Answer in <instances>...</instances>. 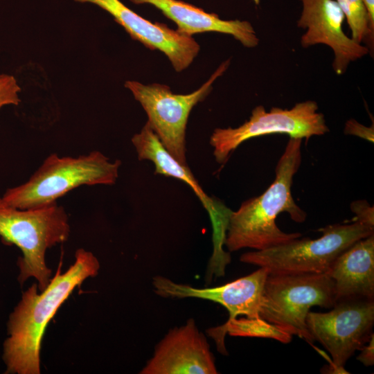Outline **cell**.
Segmentation results:
<instances>
[{"label": "cell", "instance_id": "cell-1", "mask_svg": "<svg viewBox=\"0 0 374 374\" xmlns=\"http://www.w3.org/2000/svg\"><path fill=\"white\" fill-rule=\"evenodd\" d=\"M61 268L62 261L41 293L37 292V283L24 292L10 313L3 344L4 373H40V350L48 324L74 289L98 274L100 263L93 253L80 248L68 269L62 274Z\"/></svg>", "mask_w": 374, "mask_h": 374}, {"label": "cell", "instance_id": "cell-2", "mask_svg": "<svg viewBox=\"0 0 374 374\" xmlns=\"http://www.w3.org/2000/svg\"><path fill=\"white\" fill-rule=\"evenodd\" d=\"M301 139L290 138L279 158L275 179L260 195L247 199L231 211L224 245L229 251L244 248L266 249L301 237V233H285L276 223L278 215L289 213L298 223L306 220V213L294 202L291 188L301 163Z\"/></svg>", "mask_w": 374, "mask_h": 374}, {"label": "cell", "instance_id": "cell-3", "mask_svg": "<svg viewBox=\"0 0 374 374\" xmlns=\"http://www.w3.org/2000/svg\"><path fill=\"white\" fill-rule=\"evenodd\" d=\"M69 234L68 215L57 202L20 209L0 197V238L3 243L14 244L21 251L23 256L17 261V279L21 285L33 277L40 292L46 287L52 271L46 264V251L66 242Z\"/></svg>", "mask_w": 374, "mask_h": 374}, {"label": "cell", "instance_id": "cell-4", "mask_svg": "<svg viewBox=\"0 0 374 374\" xmlns=\"http://www.w3.org/2000/svg\"><path fill=\"white\" fill-rule=\"evenodd\" d=\"M120 160L112 161L99 151L78 157L51 154L24 184L8 188L2 199L20 209L39 208L82 185H112L118 177Z\"/></svg>", "mask_w": 374, "mask_h": 374}, {"label": "cell", "instance_id": "cell-5", "mask_svg": "<svg viewBox=\"0 0 374 374\" xmlns=\"http://www.w3.org/2000/svg\"><path fill=\"white\" fill-rule=\"evenodd\" d=\"M316 239L303 238L266 249L243 253L240 261L266 268L270 274H323L344 250L374 234V226L354 220L321 228Z\"/></svg>", "mask_w": 374, "mask_h": 374}, {"label": "cell", "instance_id": "cell-6", "mask_svg": "<svg viewBox=\"0 0 374 374\" xmlns=\"http://www.w3.org/2000/svg\"><path fill=\"white\" fill-rule=\"evenodd\" d=\"M337 301L332 279L326 274H270L263 288L260 316L279 332L309 343L306 317L311 308H332Z\"/></svg>", "mask_w": 374, "mask_h": 374}, {"label": "cell", "instance_id": "cell-7", "mask_svg": "<svg viewBox=\"0 0 374 374\" xmlns=\"http://www.w3.org/2000/svg\"><path fill=\"white\" fill-rule=\"evenodd\" d=\"M229 64L230 59L223 62L204 84L188 94L174 93L168 85L159 83L144 84L134 80L125 82V87L145 110L146 123L166 149L184 165L188 166L186 132L190 113L208 96L213 84Z\"/></svg>", "mask_w": 374, "mask_h": 374}, {"label": "cell", "instance_id": "cell-8", "mask_svg": "<svg viewBox=\"0 0 374 374\" xmlns=\"http://www.w3.org/2000/svg\"><path fill=\"white\" fill-rule=\"evenodd\" d=\"M314 100L296 103L291 109L271 107L267 112L262 105L253 109L251 116L241 125L216 128L209 143L215 161L224 164L231 154L244 141L260 136L285 134L290 138L305 139L321 136L330 131L323 114Z\"/></svg>", "mask_w": 374, "mask_h": 374}, {"label": "cell", "instance_id": "cell-9", "mask_svg": "<svg viewBox=\"0 0 374 374\" xmlns=\"http://www.w3.org/2000/svg\"><path fill=\"white\" fill-rule=\"evenodd\" d=\"M309 333L332 357V370L344 373L348 359L368 343L374 324V300L340 301L327 312L310 311L306 317Z\"/></svg>", "mask_w": 374, "mask_h": 374}, {"label": "cell", "instance_id": "cell-10", "mask_svg": "<svg viewBox=\"0 0 374 374\" xmlns=\"http://www.w3.org/2000/svg\"><path fill=\"white\" fill-rule=\"evenodd\" d=\"M132 143L139 160L153 163L155 174L179 179L191 188L208 213L212 224L213 251L211 260L217 262L226 260L229 253L224 251L223 246L232 211L205 193L188 166L179 162L166 149L147 123L132 136Z\"/></svg>", "mask_w": 374, "mask_h": 374}, {"label": "cell", "instance_id": "cell-11", "mask_svg": "<svg viewBox=\"0 0 374 374\" xmlns=\"http://www.w3.org/2000/svg\"><path fill=\"white\" fill-rule=\"evenodd\" d=\"M302 11L297 26L306 31L300 43L306 48L317 44L330 47L334 53L332 66L337 75L345 73L349 64L368 54V48L354 41L344 31V15L335 0H299Z\"/></svg>", "mask_w": 374, "mask_h": 374}, {"label": "cell", "instance_id": "cell-12", "mask_svg": "<svg viewBox=\"0 0 374 374\" xmlns=\"http://www.w3.org/2000/svg\"><path fill=\"white\" fill-rule=\"evenodd\" d=\"M73 1L92 3L107 12L133 39L166 55L177 72L187 69L199 52V45L192 36L171 29L165 24L153 23L143 18L120 0Z\"/></svg>", "mask_w": 374, "mask_h": 374}, {"label": "cell", "instance_id": "cell-13", "mask_svg": "<svg viewBox=\"0 0 374 374\" xmlns=\"http://www.w3.org/2000/svg\"><path fill=\"white\" fill-rule=\"evenodd\" d=\"M269 274L265 267L221 286L197 288L156 276L152 284L157 294L172 299L197 298L211 301L224 306L229 313L227 321L243 316L253 321H264L260 316L262 295Z\"/></svg>", "mask_w": 374, "mask_h": 374}, {"label": "cell", "instance_id": "cell-14", "mask_svg": "<svg viewBox=\"0 0 374 374\" xmlns=\"http://www.w3.org/2000/svg\"><path fill=\"white\" fill-rule=\"evenodd\" d=\"M142 374H216L215 359L194 319L170 330L157 344Z\"/></svg>", "mask_w": 374, "mask_h": 374}, {"label": "cell", "instance_id": "cell-15", "mask_svg": "<svg viewBox=\"0 0 374 374\" xmlns=\"http://www.w3.org/2000/svg\"><path fill=\"white\" fill-rule=\"evenodd\" d=\"M134 4H150L177 26V30L188 36L215 32L233 36L244 47L254 48L260 39L251 24L246 20H225L213 12L180 0H130Z\"/></svg>", "mask_w": 374, "mask_h": 374}, {"label": "cell", "instance_id": "cell-16", "mask_svg": "<svg viewBox=\"0 0 374 374\" xmlns=\"http://www.w3.org/2000/svg\"><path fill=\"white\" fill-rule=\"evenodd\" d=\"M334 281L335 299H373L374 234L357 240L335 260L326 273Z\"/></svg>", "mask_w": 374, "mask_h": 374}, {"label": "cell", "instance_id": "cell-17", "mask_svg": "<svg viewBox=\"0 0 374 374\" xmlns=\"http://www.w3.org/2000/svg\"><path fill=\"white\" fill-rule=\"evenodd\" d=\"M351 32L350 37L359 44L366 43L373 49L374 26L363 0H335Z\"/></svg>", "mask_w": 374, "mask_h": 374}, {"label": "cell", "instance_id": "cell-18", "mask_svg": "<svg viewBox=\"0 0 374 374\" xmlns=\"http://www.w3.org/2000/svg\"><path fill=\"white\" fill-rule=\"evenodd\" d=\"M21 87L16 78L10 74H0V110L5 106L18 105Z\"/></svg>", "mask_w": 374, "mask_h": 374}, {"label": "cell", "instance_id": "cell-19", "mask_svg": "<svg viewBox=\"0 0 374 374\" xmlns=\"http://www.w3.org/2000/svg\"><path fill=\"white\" fill-rule=\"evenodd\" d=\"M344 132L345 134L353 135L366 139L371 143L374 142V125L365 126L355 119L348 120L344 126Z\"/></svg>", "mask_w": 374, "mask_h": 374}, {"label": "cell", "instance_id": "cell-20", "mask_svg": "<svg viewBox=\"0 0 374 374\" xmlns=\"http://www.w3.org/2000/svg\"><path fill=\"white\" fill-rule=\"evenodd\" d=\"M350 209L355 215L354 220L364 222L374 226V209L368 202L364 199L357 200L351 203Z\"/></svg>", "mask_w": 374, "mask_h": 374}, {"label": "cell", "instance_id": "cell-21", "mask_svg": "<svg viewBox=\"0 0 374 374\" xmlns=\"http://www.w3.org/2000/svg\"><path fill=\"white\" fill-rule=\"evenodd\" d=\"M368 345L364 346L361 353L357 359L366 366H373L374 364V334L368 341Z\"/></svg>", "mask_w": 374, "mask_h": 374}, {"label": "cell", "instance_id": "cell-22", "mask_svg": "<svg viewBox=\"0 0 374 374\" xmlns=\"http://www.w3.org/2000/svg\"><path fill=\"white\" fill-rule=\"evenodd\" d=\"M368 12L371 24L374 26V0H363Z\"/></svg>", "mask_w": 374, "mask_h": 374}, {"label": "cell", "instance_id": "cell-23", "mask_svg": "<svg viewBox=\"0 0 374 374\" xmlns=\"http://www.w3.org/2000/svg\"><path fill=\"white\" fill-rule=\"evenodd\" d=\"M253 1V3L258 6L260 4V0H252Z\"/></svg>", "mask_w": 374, "mask_h": 374}]
</instances>
